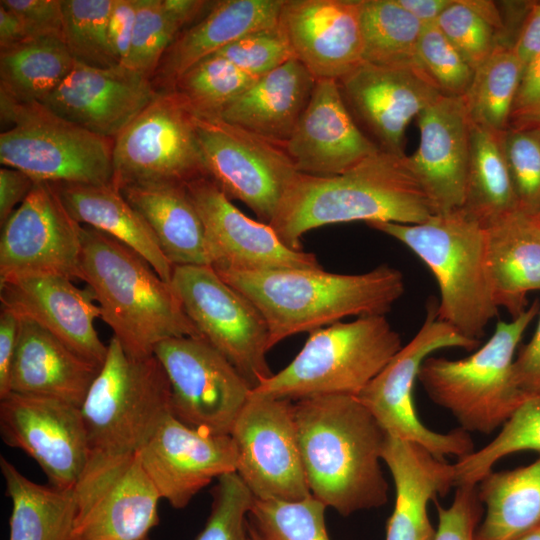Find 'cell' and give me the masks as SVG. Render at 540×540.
Wrapping results in <instances>:
<instances>
[{
  "label": "cell",
  "instance_id": "6da1fadb",
  "mask_svg": "<svg viewBox=\"0 0 540 540\" xmlns=\"http://www.w3.org/2000/svg\"><path fill=\"white\" fill-rule=\"evenodd\" d=\"M293 415L313 497L343 516L387 502L380 465L387 433L356 396L296 400Z\"/></svg>",
  "mask_w": 540,
  "mask_h": 540
},
{
  "label": "cell",
  "instance_id": "7a4b0ae2",
  "mask_svg": "<svg viewBox=\"0 0 540 540\" xmlns=\"http://www.w3.org/2000/svg\"><path fill=\"white\" fill-rule=\"evenodd\" d=\"M434 215L406 155L383 150L329 177L299 173L269 223L286 246L302 250L305 233L353 221L418 224Z\"/></svg>",
  "mask_w": 540,
  "mask_h": 540
},
{
  "label": "cell",
  "instance_id": "3957f363",
  "mask_svg": "<svg viewBox=\"0 0 540 540\" xmlns=\"http://www.w3.org/2000/svg\"><path fill=\"white\" fill-rule=\"evenodd\" d=\"M216 272L259 310L270 349L347 316L385 315L405 289L402 273L387 264L361 274L323 268Z\"/></svg>",
  "mask_w": 540,
  "mask_h": 540
},
{
  "label": "cell",
  "instance_id": "277c9868",
  "mask_svg": "<svg viewBox=\"0 0 540 540\" xmlns=\"http://www.w3.org/2000/svg\"><path fill=\"white\" fill-rule=\"evenodd\" d=\"M81 280L127 355L146 358L173 337H202L170 283L135 250L82 225Z\"/></svg>",
  "mask_w": 540,
  "mask_h": 540
},
{
  "label": "cell",
  "instance_id": "5b68a950",
  "mask_svg": "<svg viewBox=\"0 0 540 540\" xmlns=\"http://www.w3.org/2000/svg\"><path fill=\"white\" fill-rule=\"evenodd\" d=\"M368 225L403 243L434 275L440 293L438 318L478 341L498 314L485 259V228L462 209L418 224Z\"/></svg>",
  "mask_w": 540,
  "mask_h": 540
},
{
  "label": "cell",
  "instance_id": "8992f818",
  "mask_svg": "<svg viewBox=\"0 0 540 540\" xmlns=\"http://www.w3.org/2000/svg\"><path fill=\"white\" fill-rule=\"evenodd\" d=\"M540 309L535 300L511 321H499L488 341L470 356L427 357L418 373L430 399L448 410L466 432L490 434L527 396L513 379L516 348Z\"/></svg>",
  "mask_w": 540,
  "mask_h": 540
},
{
  "label": "cell",
  "instance_id": "52a82bcc",
  "mask_svg": "<svg viewBox=\"0 0 540 540\" xmlns=\"http://www.w3.org/2000/svg\"><path fill=\"white\" fill-rule=\"evenodd\" d=\"M401 348V337L385 315L339 321L311 332L295 358L252 393L291 401L357 396Z\"/></svg>",
  "mask_w": 540,
  "mask_h": 540
},
{
  "label": "cell",
  "instance_id": "ba28073f",
  "mask_svg": "<svg viewBox=\"0 0 540 540\" xmlns=\"http://www.w3.org/2000/svg\"><path fill=\"white\" fill-rule=\"evenodd\" d=\"M170 403V384L158 359L130 357L112 336L81 406L90 457L137 453L171 414Z\"/></svg>",
  "mask_w": 540,
  "mask_h": 540
},
{
  "label": "cell",
  "instance_id": "9c48e42d",
  "mask_svg": "<svg viewBox=\"0 0 540 540\" xmlns=\"http://www.w3.org/2000/svg\"><path fill=\"white\" fill-rule=\"evenodd\" d=\"M0 162L36 181L113 183L114 139L92 133L38 101L0 95Z\"/></svg>",
  "mask_w": 540,
  "mask_h": 540
},
{
  "label": "cell",
  "instance_id": "30bf717a",
  "mask_svg": "<svg viewBox=\"0 0 540 540\" xmlns=\"http://www.w3.org/2000/svg\"><path fill=\"white\" fill-rule=\"evenodd\" d=\"M478 343L440 320L432 298L415 336L356 397L388 435L420 444L439 458H463L475 451L469 433L461 428L449 433L427 428L416 412L413 390L421 365L433 352L449 347L472 350Z\"/></svg>",
  "mask_w": 540,
  "mask_h": 540
},
{
  "label": "cell",
  "instance_id": "8fae6325",
  "mask_svg": "<svg viewBox=\"0 0 540 540\" xmlns=\"http://www.w3.org/2000/svg\"><path fill=\"white\" fill-rule=\"evenodd\" d=\"M200 335L252 390L273 373L266 361L269 331L259 310L211 266H174L170 281Z\"/></svg>",
  "mask_w": 540,
  "mask_h": 540
},
{
  "label": "cell",
  "instance_id": "7c38bea8",
  "mask_svg": "<svg viewBox=\"0 0 540 540\" xmlns=\"http://www.w3.org/2000/svg\"><path fill=\"white\" fill-rule=\"evenodd\" d=\"M193 121L207 177L269 224L299 174L284 147L221 117Z\"/></svg>",
  "mask_w": 540,
  "mask_h": 540
},
{
  "label": "cell",
  "instance_id": "4fadbf2b",
  "mask_svg": "<svg viewBox=\"0 0 540 540\" xmlns=\"http://www.w3.org/2000/svg\"><path fill=\"white\" fill-rule=\"evenodd\" d=\"M153 355L171 389V414L209 435H230L252 388L237 369L203 337L159 342Z\"/></svg>",
  "mask_w": 540,
  "mask_h": 540
},
{
  "label": "cell",
  "instance_id": "5bb4252c",
  "mask_svg": "<svg viewBox=\"0 0 540 540\" xmlns=\"http://www.w3.org/2000/svg\"><path fill=\"white\" fill-rule=\"evenodd\" d=\"M113 184L189 183L207 177L193 112L174 90L153 101L114 139Z\"/></svg>",
  "mask_w": 540,
  "mask_h": 540
},
{
  "label": "cell",
  "instance_id": "9a60e30c",
  "mask_svg": "<svg viewBox=\"0 0 540 540\" xmlns=\"http://www.w3.org/2000/svg\"><path fill=\"white\" fill-rule=\"evenodd\" d=\"M235 472L256 499L297 501L311 495L293 401L251 394L230 433Z\"/></svg>",
  "mask_w": 540,
  "mask_h": 540
},
{
  "label": "cell",
  "instance_id": "2e32d148",
  "mask_svg": "<svg viewBox=\"0 0 540 540\" xmlns=\"http://www.w3.org/2000/svg\"><path fill=\"white\" fill-rule=\"evenodd\" d=\"M73 491L77 516L70 540H143L159 523L161 498L138 452L90 457Z\"/></svg>",
  "mask_w": 540,
  "mask_h": 540
},
{
  "label": "cell",
  "instance_id": "e0dca14e",
  "mask_svg": "<svg viewBox=\"0 0 540 540\" xmlns=\"http://www.w3.org/2000/svg\"><path fill=\"white\" fill-rule=\"evenodd\" d=\"M81 229L51 183L37 181L1 226L0 282L41 275L81 280Z\"/></svg>",
  "mask_w": 540,
  "mask_h": 540
},
{
  "label": "cell",
  "instance_id": "ac0fdd59",
  "mask_svg": "<svg viewBox=\"0 0 540 540\" xmlns=\"http://www.w3.org/2000/svg\"><path fill=\"white\" fill-rule=\"evenodd\" d=\"M0 434L6 445L33 458L58 489H74L89 461L81 408L61 400L9 393L0 399Z\"/></svg>",
  "mask_w": 540,
  "mask_h": 540
},
{
  "label": "cell",
  "instance_id": "d6986e66",
  "mask_svg": "<svg viewBox=\"0 0 540 540\" xmlns=\"http://www.w3.org/2000/svg\"><path fill=\"white\" fill-rule=\"evenodd\" d=\"M186 186L216 271L322 268L313 253L289 248L269 224L242 213L210 178L200 177Z\"/></svg>",
  "mask_w": 540,
  "mask_h": 540
},
{
  "label": "cell",
  "instance_id": "ffe728a7",
  "mask_svg": "<svg viewBox=\"0 0 540 540\" xmlns=\"http://www.w3.org/2000/svg\"><path fill=\"white\" fill-rule=\"evenodd\" d=\"M354 120L380 150L405 155L409 123L441 94L415 67H386L362 62L337 80Z\"/></svg>",
  "mask_w": 540,
  "mask_h": 540
},
{
  "label": "cell",
  "instance_id": "44dd1931",
  "mask_svg": "<svg viewBox=\"0 0 540 540\" xmlns=\"http://www.w3.org/2000/svg\"><path fill=\"white\" fill-rule=\"evenodd\" d=\"M151 79L124 65L80 62L41 103L97 135L115 139L158 95Z\"/></svg>",
  "mask_w": 540,
  "mask_h": 540
},
{
  "label": "cell",
  "instance_id": "7402d4cb",
  "mask_svg": "<svg viewBox=\"0 0 540 540\" xmlns=\"http://www.w3.org/2000/svg\"><path fill=\"white\" fill-rule=\"evenodd\" d=\"M141 464L161 499L182 509L214 478L235 472L230 435L191 429L170 414L138 451Z\"/></svg>",
  "mask_w": 540,
  "mask_h": 540
},
{
  "label": "cell",
  "instance_id": "603a6c76",
  "mask_svg": "<svg viewBox=\"0 0 540 540\" xmlns=\"http://www.w3.org/2000/svg\"><path fill=\"white\" fill-rule=\"evenodd\" d=\"M419 145L406 156L434 215L462 209L465 201L471 121L463 97L440 95L418 116Z\"/></svg>",
  "mask_w": 540,
  "mask_h": 540
},
{
  "label": "cell",
  "instance_id": "cb8c5ba5",
  "mask_svg": "<svg viewBox=\"0 0 540 540\" xmlns=\"http://www.w3.org/2000/svg\"><path fill=\"white\" fill-rule=\"evenodd\" d=\"M278 25L316 80H339L363 62L359 0H284Z\"/></svg>",
  "mask_w": 540,
  "mask_h": 540
},
{
  "label": "cell",
  "instance_id": "d4e9b609",
  "mask_svg": "<svg viewBox=\"0 0 540 540\" xmlns=\"http://www.w3.org/2000/svg\"><path fill=\"white\" fill-rule=\"evenodd\" d=\"M1 306L39 324L73 351L102 366L107 353L94 322L101 318L92 291L60 276L41 275L0 282Z\"/></svg>",
  "mask_w": 540,
  "mask_h": 540
},
{
  "label": "cell",
  "instance_id": "484cf974",
  "mask_svg": "<svg viewBox=\"0 0 540 540\" xmlns=\"http://www.w3.org/2000/svg\"><path fill=\"white\" fill-rule=\"evenodd\" d=\"M297 172L329 177L378 152L348 110L336 80H317L310 101L284 146Z\"/></svg>",
  "mask_w": 540,
  "mask_h": 540
},
{
  "label": "cell",
  "instance_id": "4316f807",
  "mask_svg": "<svg viewBox=\"0 0 540 540\" xmlns=\"http://www.w3.org/2000/svg\"><path fill=\"white\" fill-rule=\"evenodd\" d=\"M395 485L386 540H434L428 503L455 487V466L420 444L387 434L382 452Z\"/></svg>",
  "mask_w": 540,
  "mask_h": 540
},
{
  "label": "cell",
  "instance_id": "83f0119b",
  "mask_svg": "<svg viewBox=\"0 0 540 540\" xmlns=\"http://www.w3.org/2000/svg\"><path fill=\"white\" fill-rule=\"evenodd\" d=\"M19 320L10 393L53 398L81 408L101 366L73 351L34 321Z\"/></svg>",
  "mask_w": 540,
  "mask_h": 540
},
{
  "label": "cell",
  "instance_id": "f1b7e54d",
  "mask_svg": "<svg viewBox=\"0 0 540 540\" xmlns=\"http://www.w3.org/2000/svg\"><path fill=\"white\" fill-rule=\"evenodd\" d=\"M284 0H221L194 25L183 29L165 52L152 82L158 91L193 65L237 39L278 24Z\"/></svg>",
  "mask_w": 540,
  "mask_h": 540
},
{
  "label": "cell",
  "instance_id": "f546056e",
  "mask_svg": "<svg viewBox=\"0 0 540 540\" xmlns=\"http://www.w3.org/2000/svg\"><path fill=\"white\" fill-rule=\"evenodd\" d=\"M485 259L497 307L512 318L527 309V294L540 291V220L517 209L485 228Z\"/></svg>",
  "mask_w": 540,
  "mask_h": 540
},
{
  "label": "cell",
  "instance_id": "4dcf8cb0",
  "mask_svg": "<svg viewBox=\"0 0 540 540\" xmlns=\"http://www.w3.org/2000/svg\"><path fill=\"white\" fill-rule=\"evenodd\" d=\"M317 80L297 59L260 77L221 113L225 121L284 147Z\"/></svg>",
  "mask_w": 540,
  "mask_h": 540
},
{
  "label": "cell",
  "instance_id": "1f68e13d",
  "mask_svg": "<svg viewBox=\"0 0 540 540\" xmlns=\"http://www.w3.org/2000/svg\"><path fill=\"white\" fill-rule=\"evenodd\" d=\"M145 219L174 266H211L205 230L185 183L137 182L118 188Z\"/></svg>",
  "mask_w": 540,
  "mask_h": 540
},
{
  "label": "cell",
  "instance_id": "d6a6232c",
  "mask_svg": "<svg viewBox=\"0 0 540 540\" xmlns=\"http://www.w3.org/2000/svg\"><path fill=\"white\" fill-rule=\"evenodd\" d=\"M66 210L79 224L100 230L146 259L170 283L173 265L162 252L141 214L113 184L51 183Z\"/></svg>",
  "mask_w": 540,
  "mask_h": 540
},
{
  "label": "cell",
  "instance_id": "836d02e7",
  "mask_svg": "<svg viewBox=\"0 0 540 540\" xmlns=\"http://www.w3.org/2000/svg\"><path fill=\"white\" fill-rule=\"evenodd\" d=\"M476 486L485 516L475 540H510L540 525V457L524 467L492 470Z\"/></svg>",
  "mask_w": 540,
  "mask_h": 540
},
{
  "label": "cell",
  "instance_id": "e575fe53",
  "mask_svg": "<svg viewBox=\"0 0 540 540\" xmlns=\"http://www.w3.org/2000/svg\"><path fill=\"white\" fill-rule=\"evenodd\" d=\"M6 495L11 500L8 540H70L77 516L72 490L37 484L0 456Z\"/></svg>",
  "mask_w": 540,
  "mask_h": 540
},
{
  "label": "cell",
  "instance_id": "d590c367",
  "mask_svg": "<svg viewBox=\"0 0 540 540\" xmlns=\"http://www.w3.org/2000/svg\"><path fill=\"white\" fill-rule=\"evenodd\" d=\"M501 135L502 132L471 123L466 194L462 210L484 228L519 209Z\"/></svg>",
  "mask_w": 540,
  "mask_h": 540
},
{
  "label": "cell",
  "instance_id": "8d00e7d4",
  "mask_svg": "<svg viewBox=\"0 0 540 540\" xmlns=\"http://www.w3.org/2000/svg\"><path fill=\"white\" fill-rule=\"evenodd\" d=\"M75 63L60 37L33 38L0 48V95L19 102H40Z\"/></svg>",
  "mask_w": 540,
  "mask_h": 540
},
{
  "label": "cell",
  "instance_id": "74e56055",
  "mask_svg": "<svg viewBox=\"0 0 540 540\" xmlns=\"http://www.w3.org/2000/svg\"><path fill=\"white\" fill-rule=\"evenodd\" d=\"M363 62L415 67L423 24L397 0H359Z\"/></svg>",
  "mask_w": 540,
  "mask_h": 540
},
{
  "label": "cell",
  "instance_id": "f35d334b",
  "mask_svg": "<svg viewBox=\"0 0 540 540\" xmlns=\"http://www.w3.org/2000/svg\"><path fill=\"white\" fill-rule=\"evenodd\" d=\"M523 71L512 46L499 44L475 70L463 97L471 123L499 133L507 130Z\"/></svg>",
  "mask_w": 540,
  "mask_h": 540
},
{
  "label": "cell",
  "instance_id": "ab89813d",
  "mask_svg": "<svg viewBox=\"0 0 540 540\" xmlns=\"http://www.w3.org/2000/svg\"><path fill=\"white\" fill-rule=\"evenodd\" d=\"M520 451L540 452V393L527 395L491 442L457 460L455 487L477 485L500 459Z\"/></svg>",
  "mask_w": 540,
  "mask_h": 540
},
{
  "label": "cell",
  "instance_id": "60d3db41",
  "mask_svg": "<svg viewBox=\"0 0 540 540\" xmlns=\"http://www.w3.org/2000/svg\"><path fill=\"white\" fill-rule=\"evenodd\" d=\"M258 79L213 54L183 73L171 90L181 96L194 114L220 117L224 109Z\"/></svg>",
  "mask_w": 540,
  "mask_h": 540
},
{
  "label": "cell",
  "instance_id": "b9f144b4",
  "mask_svg": "<svg viewBox=\"0 0 540 540\" xmlns=\"http://www.w3.org/2000/svg\"><path fill=\"white\" fill-rule=\"evenodd\" d=\"M326 508L312 495L297 501L254 498L248 521L261 540H330Z\"/></svg>",
  "mask_w": 540,
  "mask_h": 540
},
{
  "label": "cell",
  "instance_id": "7bdbcfd3",
  "mask_svg": "<svg viewBox=\"0 0 540 540\" xmlns=\"http://www.w3.org/2000/svg\"><path fill=\"white\" fill-rule=\"evenodd\" d=\"M113 0H62V39L80 63L109 68L119 65L108 42V19Z\"/></svg>",
  "mask_w": 540,
  "mask_h": 540
},
{
  "label": "cell",
  "instance_id": "ee69618b",
  "mask_svg": "<svg viewBox=\"0 0 540 540\" xmlns=\"http://www.w3.org/2000/svg\"><path fill=\"white\" fill-rule=\"evenodd\" d=\"M184 27L164 0H138L133 38L124 66L152 80L165 52Z\"/></svg>",
  "mask_w": 540,
  "mask_h": 540
},
{
  "label": "cell",
  "instance_id": "f6af8a7d",
  "mask_svg": "<svg viewBox=\"0 0 540 540\" xmlns=\"http://www.w3.org/2000/svg\"><path fill=\"white\" fill-rule=\"evenodd\" d=\"M416 61L419 69L441 95L465 96L475 70L436 23L423 25Z\"/></svg>",
  "mask_w": 540,
  "mask_h": 540
},
{
  "label": "cell",
  "instance_id": "bcb514c9",
  "mask_svg": "<svg viewBox=\"0 0 540 540\" xmlns=\"http://www.w3.org/2000/svg\"><path fill=\"white\" fill-rule=\"evenodd\" d=\"M211 511L195 540H250L248 512L253 495L236 472L217 478Z\"/></svg>",
  "mask_w": 540,
  "mask_h": 540
},
{
  "label": "cell",
  "instance_id": "7dc6e473",
  "mask_svg": "<svg viewBox=\"0 0 540 540\" xmlns=\"http://www.w3.org/2000/svg\"><path fill=\"white\" fill-rule=\"evenodd\" d=\"M501 139L519 209L536 215L540 208V125L510 127Z\"/></svg>",
  "mask_w": 540,
  "mask_h": 540
},
{
  "label": "cell",
  "instance_id": "c3c4849f",
  "mask_svg": "<svg viewBox=\"0 0 540 540\" xmlns=\"http://www.w3.org/2000/svg\"><path fill=\"white\" fill-rule=\"evenodd\" d=\"M437 26L476 70L501 44L498 32L466 0H454L441 14Z\"/></svg>",
  "mask_w": 540,
  "mask_h": 540
},
{
  "label": "cell",
  "instance_id": "681fc988",
  "mask_svg": "<svg viewBox=\"0 0 540 540\" xmlns=\"http://www.w3.org/2000/svg\"><path fill=\"white\" fill-rule=\"evenodd\" d=\"M245 73L260 78L296 59L279 25L251 32L217 53Z\"/></svg>",
  "mask_w": 540,
  "mask_h": 540
},
{
  "label": "cell",
  "instance_id": "f907efd6",
  "mask_svg": "<svg viewBox=\"0 0 540 540\" xmlns=\"http://www.w3.org/2000/svg\"><path fill=\"white\" fill-rule=\"evenodd\" d=\"M452 504L444 508L436 503L438 526L434 540H475L483 516V504L476 485L456 487Z\"/></svg>",
  "mask_w": 540,
  "mask_h": 540
},
{
  "label": "cell",
  "instance_id": "816d5d0a",
  "mask_svg": "<svg viewBox=\"0 0 540 540\" xmlns=\"http://www.w3.org/2000/svg\"><path fill=\"white\" fill-rule=\"evenodd\" d=\"M0 4L21 18L31 39L62 38V0H1Z\"/></svg>",
  "mask_w": 540,
  "mask_h": 540
},
{
  "label": "cell",
  "instance_id": "f5cc1de1",
  "mask_svg": "<svg viewBox=\"0 0 540 540\" xmlns=\"http://www.w3.org/2000/svg\"><path fill=\"white\" fill-rule=\"evenodd\" d=\"M535 125H540V54L523 71L509 128Z\"/></svg>",
  "mask_w": 540,
  "mask_h": 540
},
{
  "label": "cell",
  "instance_id": "db71d44e",
  "mask_svg": "<svg viewBox=\"0 0 540 540\" xmlns=\"http://www.w3.org/2000/svg\"><path fill=\"white\" fill-rule=\"evenodd\" d=\"M138 0H113L108 19V42L118 64L124 65L133 38Z\"/></svg>",
  "mask_w": 540,
  "mask_h": 540
},
{
  "label": "cell",
  "instance_id": "11a10c76",
  "mask_svg": "<svg viewBox=\"0 0 540 540\" xmlns=\"http://www.w3.org/2000/svg\"><path fill=\"white\" fill-rule=\"evenodd\" d=\"M513 379L523 394L540 393V316L531 340L514 359Z\"/></svg>",
  "mask_w": 540,
  "mask_h": 540
},
{
  "label": "cell",
  "instance_id": "9f6ffc18",
  "mask_svg": "<svg viewBox=\"0 0 540 540\" xmlns=\"http://www.w3.org/2000/svg\"><path fill=\"white\" fill-rule=\"evenodd\" d=\"M25 172L3 166L0 169V224L25 201L36 184Z\"/></svg>",
  "mask_w": 540,
  "mask_h": 540
},
{
  "label": "cell",
  "instance_id": "6f0895ef",
  "mask_svg": "<svg viewBox=\"0 0 540 540\" xmlns=\"http://www.w3.org/2000/svg\"><path fill=\"white\" fill-rule=\"evenodd\" d=\"M19 318L9 309L0 310V399L10 393V377L18 344Z\"/></svg>",
  "mask_w": 540,
  "mask_h": 540
},
{
  "label": "cell",
  "instance_id": "680465c9",
  "mask_svg": "<svg viewBox=\"0 0 540 540\" xmlns=\"http://www.w3.org/2000/svg\"><path fill=\"white\" fill-rule=\"evenodd\" d=\"M512 49L524 69L540 54V2L531 6Z\"/></svg>",
  "mask_w": 540,
  "mask_h": 540
},
{
  "label": "cell",
  "instance_id": "91938a15",
  "mask_svg": "<svg viewBox=\"0 0 540 540\" xmlns=\"http://www.w3.org/2000/svg\"><path fill=\"white\" fill-rule=\"evenodd\" d=\"M21 18L0 4V48L30 40Z\"/></svg>",
  "mask_w": 540,
  "mask_h": 540
},
{
  "label": "cell",
  "instance_id": "94428289",
  "mask_svg": "<svg viewBox=\"0 0 540 540\" xmlns=\"http://www.w3.org/2000/svg\"><path fill=\"white\" fill-rule=\"evenodd\" d=\"M454 0H397L423 25L436 23L441 14Z\"/></svg>",
  "mask_w": 540,
  "mask_h": 540
},
{
  "label": "cell",
  "instance_id": "6125c7cd",
  "mask_svg": "<svg viewBox=\"0 0 540 540\" xmlns=\"http://www.w3.org/2000/svg\"><path fill=\"white\" fill-rule=\"evenodd\" d=\"M510 540H540V525Z\"/></svg>",
  "mask_w": 540,
  "mask_h": 540
},
{
  "label": "cell",
  "instance_id": "be15d7a7",
  "mask_svg": "<svg viewBox=\"0 0 540 540\" xmlns=\"http://www.w3.org/2000/svg\"><path fill=\"white\" fill-rule=\"evenodd\" d=\"M248 532H249L250 540H261L259 535L256 533V531L250 525L249 521H248Z\"/></svg>",
  "mask_w": 540,
  "mask_h": 540
},
{
  "label": "cell",
  "instance_id": "e7e4bbea",
  "mask_svg": "<svg viewBox=\"0 0 540 540\" xmlns=\"http://www.w3.org/2000/svg\"><path fill=\"white\" fill-rule=\"evenodd\" d=\"M536 216H537V217H538V219L540 220V208H539V210H538V212H537Z\"/></svg>",
  "mask_w": 540,
  "mask_h": 540
},
{
  "label": "cell",
  "instance_id": "03108f58",
  "mask_svg": "<svg viewBox=\"0 0 540 540\" xmlns=\"http://www.w3.org/2000/svg\"><path fill=\"white\" fill-rule=\"evenodd\" d=\"M143 540H149V537H148V538H145V539H143Z\"/></svg>",
  "mask_w": 540,
  "mask_h": 540
}]
</instances>
